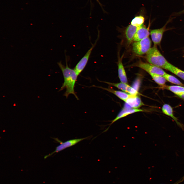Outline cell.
Instances as JSON below:
<instances>
[{"label":"cell","mask_w":184,"mask_h":184,"mask_svg":"<svg viewBox=\"0 0 184 184\" xmlns=\"http://www.w3.org/2000/svg\"><path fill=\"white\" fill-rule=\"evenodd\" d=\"M151 42L149 37L139 41L135 42L132 45L133 52L136 55L146 54L151 48Z\"/></svg>","instance_id":"obj_3"},{"label":"cell","mask_w":184,"mask_h":184,"mask_svg":"<svg viewBox=\"0 0 184 184\" xmlns=\"http://www.w3.org/2000/svg\"><path fill=\"white\" fill-rule=\"evenodd\" d=\"M90 137V136L83 138L70 140L64 142L59 140L57 138H52L56 141L60 143V144L56 147L55 150L54 151L48 155H45L44 157V159L52 156L55 153H58L67 148L74 145L81 141L88 139Z\"/></svg>","instance_id":"obj_4"},{"label":"cell","mask_w":184,"mask_h":184,"mask_svg":"<svg viewBox=\"0 0 184 184\" xmlns=\"http://www.w3.org/2000/svg\"><path fill=\"white\" fill-rule=\"evenodd\" d=\"M145 18L143 16L141 15L137 16L132 19L131 24L135 27H139L143 24Z\"/></svg>","instance_id":"obj_19"},{"label":"cell","mask_w":184,"mask_h":184,"mask_svg":"<svg viewBox=\"0 0 184 184\" xmlns=\"http://www.w3.org/2000/svg\"><path fill=\"white\" fill-rule=\"evenodd\" d=\"M141 26L136 27L131 24L127 27L125 30V34L128 43L130 44L131 43L133 40L135 33Z\"/></svg>","instance_id":"obj_13"},{"label":"cell","mask_w":184,"mask_h":184,"mask_svg":"<svg viewBox=\"0 0 184 184\" xmlns=\"http://www.w3.org/2000/svg\"><path fill=\"white\" fill-rule=\"evenodd\" d=\"M165 69L173 73L184 80V71L169 63L165 67Z\"/></svg>","instance_id":"obj_16"},{"label":"cell","mask_w":184,"mask_h":184,"mask_svg":"<svg viewBox=\"0 0 184 184\" xmlns=\"http://www.w3.org/2000/svg\"><path fill=\"white\" fill-rule=\"evenodd\" d=\"M162 110L164 114L172 118L177 125L183 130H184V125L179 122L177 118L174 116L172 109L170 105L168 104H165L162 106Z\"/></svg>","instance_id":"obj_11"},{"label":"cell","mask_w":184,"mask_h":184,"mask_svg":"<svg viewBox=\"0 0 184 184\" xmlns=\"http://www.w3.org/2000/svg\"><path fill=\"white\" fill-rule=\"evenodd\" d=\"M121 57H119L118 62V76L121 82L128 84L127 77L123 65Z\"/></svg>","instance_id":"obj_14"},{"label":"cell","mask_w":184,"mask_h":184,"mask_svg":"<svg viewBox=\"0 0 184 184\" xmlns=\"http://www.w3.org/2000/svg\"></svg>","instance_id":"obj_24"},{"label":"cell","mask_w":184,"mask_h":184,"mask_svg":"<svg viewBox=\"0 0 184 184\" xmlns=\"http://www.w3.org/2000/svg\"><path fill=\"white\" fill-rule=\"evenodd\" d=\"M97 87L100 88L114 94L124 102H125L131 95L125 92L116 90L109 87L106 88L101 87Z\"/></svg>","instance_id":"obj_15"},{"label":"cell","mask_w":184,"mask_h":184,"mask_svg":"<svg viewBox=\"0 0 184 184\" xmlns=\"http://www.w3.org/2000/svg\"><path fill=\"white\" fill-rule=\"evenodd\" d=\"M133 66L142 69L150 75L156 74L163 76L166 73L162 68L141 61H139Z\"/></svg>","instance_id":"obj_5"},{"label":"cell","mask_w":184,"mask_h":184,"mask_svg":"<svg viewBox=\"0 0 184 184\" xmlns=\"http://www.w3.org/2000/svg\"><path fill=\"white\" fill-rule=\"evenodd\" d=\"M150 75L154 81L159 85L162 86L165 85L166 80L163 76L156 74Z\"/></svg>","instance_id":"obj_18"},{"label":"cell","mask_w":184,"mask_h":184,"mask_svg":"<svg viewBox=\"0 0 184 184\" xmlns=\"http://www.w3.org/2000/svg\"><path fill=\"white\" fill-rule=\"evenodd\" d=\"M96 0L97 1V2H98V3H99V4H100V2H99L98 0Z\"/></svg>","instance_id":"obj_23"},{"label":"cell","mask_w":184,"mask_h":184,"mask_svg":"<svg viewBox=\"0 0 184 184\" xmlns=\"http://www.w3.org/2000/svg\"><path fill=\"white\" fill-rule=\"evenodd\" d=\"M179 97L184 100V93L178 96Z\"/></svg>","instance_id":"obj_22"},{"label":"cell","mask_w":184,"mask_h":184,"mask_svg":"<svg viewBox=\"0 0 184 184\" xmlns=\"http://www.w3.org/2000/svg\"><path fill=\"white\" fill-rule=\"evenodd\" d=\"M99 37V34L95 43L92 44L91 47L78 63L75 67L74 69L78 76L82 71L87 65L92 50L96 45Z\"/></svg>","instance_id":"obj_6"},{"label":"cell","mask_w":184,"mask_h":184,"mask_svg":"<svg viewBox=\"0 0 184 184\" xmlns=\"http://www.w3.org/2000/svg\"><path fill=\"white\" fill-rule=\"evenodd\" d=\"M142 109L124 107L118 114L116 117L112 121L111 124L118 120L125 117L128 115L135 112L145 111Z\"/></svg>","instance_id":"obj_10"},{"label":"cell","mask_w":184,"mask_h":184,"mask_svg":"<svg viewBox=\"0 0 184 184\" xmlns=\"http://www.w3.org/2000/svg\"><path fill=\"white\" fill-rule=\"evenodd\" d=\"M162 88L170 90L178 96L184 93V87L180 85H165Z\"/></svg>","instance_id":"obj_17"},{"label":"cell","mask_w":184,"mask_h":184,"mask_svg":"<svg viewBox=\"0 0 184 184\" xmlns=\"http://www.w3.org/2000/svg\"><path fill=\"white\" fill-rule=\"evenodd\" d=\"M145 58L149 63L164 69L169 63L155 45L146 54Z\"/></svg>","instance_id":"obj_2"},{"label":"cell","mask_w":184,"mask_h":184,"mask_svg":"<svg viewBox=\"0 0 184 184\" xmlns=\"http://www.w3.org/2000/svg\"><path fill=\"white\" fill-rule=\"evenodd\" d=\"M166 27L165 25L161 28L150 30V35L154 45L160 44L163 34L166 30Z\"/></svg>","instance_id":"obj_7"},{"label":"cell","mask_w":184,"mask_h":184,"mask_svg":"<svg viewBox=\"0 0 184 184\" xmlns=\"http://www.w3.org/2000/svg\"><path fill=\"white\" fill-rule=\"evenodd\" d=\"M105 83L110 85L114 86L125 92L132 95H138L139 93L137 90L128 84L120 82L118 83H113L107 82Z\"/></svg>","instance_id":"obj_8"},{"label":"cell","mask_w":184,"mask_h":184,"mask_svg":"<svg viewBox=\"0 0 184 184\" xmlns=\"http://www.w3.org/2000/svg\"><path fill=\"white\" fill-rule=\"evenodd\" d=\"M149 29L146 28L143 24L141 25L134 37V41H139L149 37L150 34Z\"/></svg>","instance_id":"obj_12"},{"label":"cell","mask_w":184,"mask_h":184,"mask_svg":"<svg viewBox=\"0 0 184 184\" xmlns=\"http://www.w3.org/2000/svg\"><path fill=\"white\" fill-rule=\"evenodd\" d=\"M166 80L173 84L183 86L184 85L176 77L172 75L166 73L163 76Z\"/></svg>","instance_id":"obj_20"},{"label":"cell","mask_w":184,"mask_h":184,"mask_svg":"<svg viewBox=\"0 0 184 184\" xmlns=\"http://www.w3.org/2000/svg\"><path fill=\"white\" fill-rule=\"evenodd\" d=\"M66 65L63 64L61 61L57 63L63 73L64 81L59 91L66 89V90L63 95L67 98L69 95L72 94L77 100L78 98L75 93L74 87L78 75L74 69L70 68L68 66L67 59L66 57Z\"/></svg>","instance_id":"obj_1"},{"label":"cell","mask_w":184,"mask_h":184,"mask_svg":"<svg viewBox=\"0 0 184 184\" xmlns=\"http://www.w3.org/2000/svg\"><path fill=\"white\" fill-rule=\"evenodd\" d=\"M125 102L129 107L133 108L138 109L144 105L138 95H131Z\"/></svg>","instance_id":"obj_9"},{"label":"cell","mask_w":184,"mask_h":184,"mask_svg":"<svg viewBox=\"0 0 184 184\" xmlns=\"http://www.w3.org/2000/svg\"><path fill=\"white\" fill-rule=\"evenodd\" d=\"M184 180V176L181 178L180 179L177 181L176 182L172 184H179L181 182L183 181Z\"/></svg>","instance_id":"obj_21"}]
</instances>
